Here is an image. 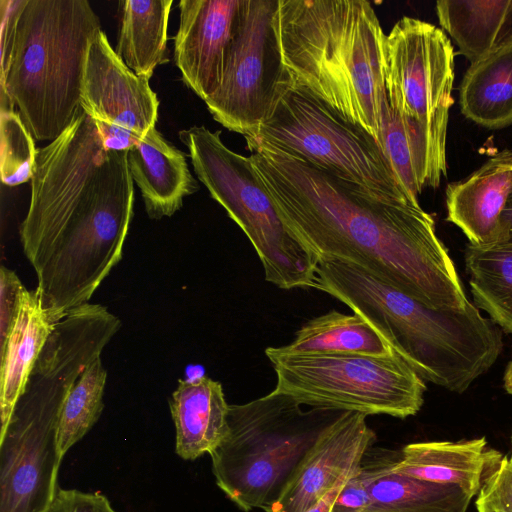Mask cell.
I'll return each instance as SVG.
<instances>
[{
  "label": "cell",
  "instance_id": "24",
  "mask_svg": "<svg viewBox=\"0 0 512 512\" xmlns=\"http://www.w3.org/2000/svg\"><path fill=\"white\" fill-rule=\"evenodd\" d=\"M436 14L471 64L512 37V0H441Z\"/></svg>",
  "mask_w": 512,
  "mask_h": 512
},
{
  "label": "cell",
  "instance_id": "16",
  "mask_svg": "<svg viewBox=\"0 0 512 512\" xmlns=\"http://www.w3.org/2000/svg\"><path fill=\"white\" fill-rule=\"evenodd\" d=\"M451 106L427 123L404 118L388 106L380 135L382 147L401 187L414 201L426 187L446 176V135ZM419 202V201H418Z\"/></svg>",
  "mask_w": 512,
  "mask_h": 512
},
{
  "label": "cell",
  "instance_id": "38",
  "mask_svg": "<svg viewBox=\"0 0 512 512\" xmlns=\"http://www.w3.org/2000/svg\"><path fill=\"white\" fill-rule=\"evenodd\" d=\"M511 444H512V434H511Z\"/></svg>",
  "mask_w": 512,
  "mask_h": 512
},
{
  "label": "cell",
  "instance_id": "5",
  "mask_svg": "<svg viewBox=\"0 0 512 512\" xmlns=\"http://www.w3.org/2000/svg\"><path fill=\"white\" fill-rule=\"evenodd\" d=\"M112 340L94 317L74 311L56 323L7 426L0 430V512H47L62 458L58 425L84 370Z\"/></svg>",
  "mask_w": 512,
  "mask_h": 512
},
{
  "label": "cell",
  "instance_id": "11",
  "mask_svg": "<svg viewBox=\"0 0 512 512\" xmlns=\"http://www.w3.org/2000/svg\"><path fill=\"white\" fill-rule=\"evenodd\" d=\"M278 0H244L220 87L204 102L218 123L254 135L292 88L274 28Z\"/></svg>",
  "mask_w": 512,
  "mask_h": 512
},
{
  "label": "cell",
  "instance_id": "6",
  "mask_svg": "<svg viewBox=\"0 0 512 512\" xmlns=\"http://www.w3.org/2000/svg\"><path fill=\"white\" fill-rule=\"evenodd\" d=\"M101 30L87 0H27L0 96L1 109L16 107L34 140L51 142L73 121L88 50Z\"/></svg>",
  "mask_w": 512,
  "mask_h": 512
},
{
  "label": "cell",
  "instance_id": "37",
  "mask_svg": "<svg viewBox=\"0 0 512 512\" xmlns=\"http://www.w3.org/2000/svg\"><path fill=\"white\" fill-rule=\"evenodd\" d=\"M504 388L509 393L512 394V359L508 363L504 374Z\"/></svg>",
  "mask_w": 512,
  "mask_h": 512
},
{
  "label": "cell",
  "instance_id": "9",
  "mask_svg": "<svg viewBox=\"0 0 512 512\" xmlns=\"http://www.w3.org/2000/svg\"><path fill=\"white\" fill-rule=\"evenodd\" d=\"M273 391L309 407L407 418L424 403L425 381L395 354H287L268 347Z\"/></svg>",
  "mask_w": 512,
  "mask_h": 512
},
{
  "label": "cell",
  "instance_id": "22",
  "mask_svg": "<svg viewBox=\"0 0 512 512\" xmlns=\"http://www.w3.org/2000/svg\"><path fill=\"white\" fill-rule=\"evenodd\" d=\"M56 323L36 291L23 289L17 316L1 350L0 418L3 430Z\"/></svg>",
  "mask_w": 512,
  "mask_h": 512
},
{
  "label": "cell",
  "instance_id": "27",
  "mask_svg": "<svg viewBox=\"0 0 512 512\" xmlns=\"http://www.w3.org/2000/svg\"><path fill=\"white\" fill-rule=\"evenodd\" d=\"M464 260L474 305L512 334V242L486 247L469 243Z\"/></svg>",
  "mask_w": 512,
  "mask_h": 512
},
{
  "label": "cell",
  "instance_id": "21",
  "mask_svg": "<svg viewBox=\"0 0 512 512\" xmlns=\"http://www.w3.org/2000/svg\"><path fill=\"white\" fill-rule=\"evenodd\" d=\"M175 452L184 460L209 455L228 432L229 404L220 382L207 376L179 380L170 399Z\"/></svg>",
  "mask_w": 512,
  "mask_h": 512
},
{
  "label": "cell",
  "instance_id": "31",
  "mask_svg": "<svg viewBox=\"0 0 512 512\" xmlns=\"http://www.w3.org/2000/svg\"><path fill=\"white\" fill-rule=\"evenodd\" d=\"M0 287V349H2L17 316L21 293L25 287L16 273L4 266L0 269Z\"/></svg>",
  "mask_w": 512,
  "mask_h": 512
},
{
  "label": "cell",
  "instance_id": "14",
  "mask_svg": "<svg viewBox=\"0 0 512 512\" xmlns=\"http://www.w3.org/2000/svg\"><path fill=\"white\" fill-rule=\"evenodd\" d=\"M244 0H181L174 61L183 82L203 101L220 87Z\"/></svg>",
  "mask_w": 512,
  "mask_h": 512
},
{
  "label": "cell",
  "instance_id": "34",
  "mask_svg": "<svg viewBox=\"0 0 512 512\" xmlns=\"http://www.w3.org/2000/svg\"><path fill=\"white\" fill-rule=\"evenodd\" d=\"M27 0H0L1 9V77L7 73L19 16Z\"/></svg>",
  "mask_w": 512,
  "mask_h": 512
},
{
  "label": "cell",
  "instance_id": "4",
  "mask_svg": "<svg viewBox=\"0 0 512 512\" xmlns=\"http://www.w3.org/2000/svg\"><path fill=\"white\" fill-rule=\"evenodd\" d=\"M314 288L367 320L425 382L451 392L466 391L504 346L500 328L471 302L431 308L350 263L320 259Z\"/></svg>",
  "mask_w": 512,
  "mask_h": 512
},
{
  "label": "cell",
  "instance_id": "17",
  "mask_svg": "<svg viewBox=\"0 0 512 512\" xmlns=\"http://www.w3.org/2000/svg\"><path fill=\"white\" fill-rule=\"evenodd\" d=\"M511 187L512 150L504 149L467 178L447 185V221L459 227L474 246L497 243L499 218Z\"/></svg>",
  "mask_w": 512,
  "mask_h": 512
},
{
  "label": "cell",
  "instance_id": "3",
  "mask_svg": "<svg viewBox=\"0 0 512 512\" xmlns=\"http://www.w3.org/2000/svg\"><path fill=\"white\" fill-rule=\"evenodd\" d=\"M292 87L359 125L380 144L389 106L383 76L386 35L365 0H278L274 15Z\"/></svg>",
  "mask_w": 512,
  "mask_h": 512
},
{
  "label": "cell",
  "instance_id": "20",
  "mask_svg": "<svg viewBox=\"0 0 512 512\" xmlns=\"http://www.w3.org/2000/svg\"><path fill=\"white\" fill-rule=\"evenodd\" d=\"M400 453L372 449L362 466L369 479L368 512H466L472 496L453 485L435 484L403 475L392 465Z\"/></svg>",
  "mask_w": 512,
  "mask_h": 512
},
{
  "label": "cell",
  "instance_id": "33",
  "mask_svg": "<svg viewBox=\"0 0 512 512\" xmlns=\"http://www.w3.org/2000/svg\"><path fill=\"white\" fill-rule=\"evenodd\" d=\"M370 505L369 479L361 463L343 486L331 512H368Z\"/></svg>",
  "mask_w": 512,
  "mask_h": 512
},
{
  "label": "cell",
  "instance_id": "26",
  "mask_svg": "<svg viewBox=\"0 0 512 512\" xmlns=\"http://www.w3.org/2000/svg\"><path fill=\"white\" fill-rule=\"evenodd\" d=\"M287 354H394L386 339L363 317L331 310L306 322L291 343L277 347Z\"/></svg>",
  "mask_w": 512,
  "mask_h": 512
},
{
  "label": "cell",
  "instance_id": "36",
  "mask_svg": "<svg viewBox=\"0 0 512 512\" xmlns=\"http://www.w3.org/2000/svg\"><path fill=\"white\" fill-rule=\"evenodd\" d=\"M497 242H512V187L500 214Z\"/></svg>",
  "mask_w": 512,
  "mask_h": 512
},
{
  "label": "cell",
  "instance_id": "23",
  "mask_svg": "<svg viewBox=\"0 0 512 512\" xmlns=\"http://www.w3.org/2000/svg\"><path fill=\"white\" fill-rule=\"evenodd\" d=\"M462 114L495 130L512 124V37L467 69L459 87Z\"/></svg>",
  "mask_w": 512,
  "mask_h": 512
},
{
  "label": "cell",
  "instance_id": "8",
  "mask_svg": "<svg viewBox=\"0 0 512 512\" xmlns=\"http://www.w3.org/2000/svg\"><path fill=\"white\" fill-rule=\"evenodd\" d=\"M220 135L205 126L179 131L197 178L248 237L266 281L285 290L314 288L319 259L288 231L250 156L228 148Z\"/></svg>",
  "mask_w": 512,
  "mask_h": 512
},
{
  "label": "cell",
  "instance_id": "10",
  "mask_svg": "<svg viewBox=\"0 0 512 512\" xmlns=\"http://www.w3.org/2000/svg\"><path fill=\"white\" fill-rule=\"evenodd\" d=\"M247 149L283 152L379 196L411 201L375 138L311 94L292 87L251 136Z\"/></svg>",
  "mask_w": 512,
  "mask_h": 512
},
{
  "label": "cell",
  "instance_id": "12",
  "mask_svg": "<svg viewBox=\"0 0 512 512\" xmlns=\"http://www.w3.org/2000/svg\"><path fill=\"white\" fill-rule=\"evenodd\" d=\"M454 48L443 30L408 16L385 37L383 76L388 105L420 123L452 106Z\"/></svg>",
  "mask_w": 512,
  "mask_h": 512
},
{
  "label": "cell",
  "instance_id": "1",
  "mask_svg": "<svg viewBox=\"0 0 512 512\" xmlns=\"http://www.w3.org/2000/svg\"><path fill=\"white\" fill-rule=\"evenodd\" d=\"M250 152L284 225L319 260L353 264L431 308L468 306L434 219L419 203L379 196L275 149Z\"/></svg>",
  "mask_w": 512,
  "mask_h": 512
},
{
  "label": "cell",
  "instance_id": "2",
  "mask_svg": "<svg viewBox=\"0 0 512 512\" xmlns=\"http://www.w3.org/2000/svg\"><path fill=\"white\" fill-rule=\"evenodd\" d=\"M133 205L127 151L108 149L80 107L58 138L37 149L19 226L36 291L54 323L89 303L120 262Z\"/></svg>",
  "mask_w": 512,
  "mask_h": 512
},
{
  "label": "cell",
  "instance_id": "19",
  "mask_svg": "<svg viewBox=\"0 0 512 512\" xmlns=\"http://www.w3.org/2000/svg\"><path fill=\"white\" fill-rule=\"evenodd\" d=\"M127 159L151 219L172 216L182 207L184 198L199 189L186 155L155 127L127 150Z\"/></svg>",
  "mask_w": 512,
  "mask_h": 512
},
{
  "label": "cell",
  "instance_id": "15",
  "mask_svg": "<svg viewBox=\"0 0 512 512\" xmlns=\"http://www.w3.org/2000/svg\"><path fill=\"white\" fill-rule=\"evenodd\" d=\"M366 415L344 411L300 462L266 512H305L344 476L354 472L375 442Z\"/></svg>",
  "mask_w": 512,
  "mask_h": 512
},
{
  "label": "cell",
  "instance_id": "7",
  "mask_svg": "<svg viewBox=\"0 0 512 512\" xmlns=\"http://www.w3.org/2000/svg\"><path fill=\"white\" fill-rule=\"evenodd\" d=\"M302 405L271 391L229 405L228 432L210 454L217 486L241 510L265 512L340 410Z\"/></svg>",
  "mask_w": 512,
  "mask_h": 512
},
{
  "label": "cell",
  "instance_id": "32",
  "mask_svg": "<svg viewBox=\"0 0 512 512\" xmlns=\"http://www.w3.org/2000/svg\"><path fill=\"white\" fill-rule=\"evenodd\" d=\"M47 512H117L106 496L59 488Z\"/></svg>",
  "mask_w": 512,
  "mask_h": 512
},
{
  "label": "cell",
  "instance_id": "30",
  "mask_svg": "<svg viewBox=\"0 0 512 512\" xmlns=\"http://www.w3.org/2000/svg\"><path fill=\"white\" fill-rule=\"evenodd\" d=\"M475 506L477 512H512V455L503 456L484 479Z\"/></svg>",
  "mask_w": 512,
  "mask_h": 512
},
{
  "label": "cell",
  "instance_id": "13",
  "mask_svg": "<svg viewBox=\"0 0 512 512\" xmlns=\"http://www.w3.org/2000/svg\"><path fill=\"white\" fill-rule=\"evenodd\" d=\"M80 105L108 149L127 151L155 127L159 100L149 80L125 65L101 30L88 50Z\"/></svg>",
  "mask_w": 512,
  "mask_h": 512
},
{
  "label": "cell",
  "instance_id": "29",
  "mask_svg": "<svg viewBox=\"0 0 512 512\" xmlns=\"http://www.w3.org/2000/svg\"><path fill=\"white\" fill-rule=\"evenodd\" d=\"M1 179L7 186L31 180L37 149L34 138L15 109L0 110Z\"/></svg>",
  "mask_w": 512,
  "mask_h": 512
},
{
  "label": "cell",
  "instance_id": "28",
  "mask_svg": "<svg viewBox=\"0 0 512 512\" xmlns=\"http://www.w3.org/2000/svg\"><path fill=\"white\" fill-rule=\"evenodd\" d=\"M107 372L101 357L94 360L71 388L58 425V449L63 459L96 424L103 408Z\"/></svg>",
  "mask_w": 512,
  "mask_h": 512
},
{
  "label": "cell",
  "instance_id": "18",
  "mask_svg": "<svg viewBox=\"0 0 512 512\" xmlns=\"http://www.w3.org/2000/svg\"><path fill=\"white\" fill-rule=\"evenodd\" d=\"M503 455L485 437L461 441H428L406 445L394 471L419 480L457 486L472 497Z\"/></svg>",
  "mask_w": 512,
  "mask_h": 512
},
{
  "label": "cell",
  "instance_id": "35",
  "mask_svg": "<svg viewBox=\"0 0 512 512\" xmlns=\"http://www.w3.org/2000/svg\"><path fill=\"white\" fill-rule=\"evenodd\" d=\"M354 472L340 479L331 490H329L318 502H316L305 512H331L337 496L339 495L343 486L346 484L347 480Z\"/></svg>",
  "mask_w": 512,
  "mask_h": 512
},
{
  "label": "cell",
  "instance_id": "25",
  "mask_svg": "<svg viewBox=\"0 0 512 512\" xmlns=\"http://www.w3.org/2000/svg\"><path fill=\"white\" fill-rule=\"evenodd\" d=\"M173 0H121L116 54L135 74L150 79L166 63L168 21Z\"/></svg>",
  "mask_w": 512,
  "mask_h": 512
}]
</instances>
